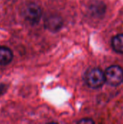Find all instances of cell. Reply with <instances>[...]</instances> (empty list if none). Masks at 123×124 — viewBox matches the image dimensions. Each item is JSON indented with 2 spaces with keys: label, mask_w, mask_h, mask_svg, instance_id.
I'll use <instances>...</instances> for the list:
<instances>
[{
  "label": "cell",
  "mask_w": 123,
  "mask_h": 124,
  "mask_svg": "<svg viewBox=\"0 0 123 124\" xmlns=\"http://www.w3.org/2000/svg\"><path fill=\"white\" fill-rule=\"evenodd\" d=\"M85 81L89 88L93 89H99L106 83L105 73L102 70L98 68H91L87 71L85 76Z\"/></svg>",
  "instance_id": "6da1fadb"
},
{
  "label": "cell",
  "mask_w": 123,
  "mask_h": 124,
  "mask_svg": "<svg viewBox=\"0 0 123 124\" xmlns=\"http://www.w3.org/2000/svg\"><path fill=\"white\" fill-rule=\"evenodd\" d=\"M22 15L25 20L32 25L39 23L41 16L42 10L40 6L34 2L28 3L22 9Z\"/></svg>",
  "instance_id": "7a4b0ae2"
},
{
  "label": "cell",
  "mask_w": 123,
  "mask_h": 124,
  "mask_svg": "<svg viewBox=\"0 0 123 124\" xmlns=\"http://www.w3.org/2000/svg\"><path fill=\"white\" fill-rule=\"evenodd\" d=\"M106 83L116 87L123 83V68L120 65H113L108 67L104 71Z\"/></svg>",
  "instance_id": "3957f363"
},
{
  "label": "cell",
  "mask_w": 123,
  "mask_h": 124,
  "mask_svg": "<svg viewBox=\"0 0 123 124\" xmlns=\"http://www.w3.org/2000/svg\"><path fill=\"white\" fill-rule=\"evenodd\" d=\"M64 24L63 19L59 15H51L44 20V27L51 32H58L61 30Z\"/></svg>",
  "instance_id": "277c9868"
},
{
  "label": "cell",
  "mask_w": 123,
  "mask_h": 124,
  "mask_svg": "<svg viewBox=\"0 0 123 124\" xmlns=\"http://www.w3.org/2000/svg\"><path fill=\"white\" fill-rule=\"evenodd\" d=\"M14 54L12 49L6 46H0V65L6 66L13 60Z\"/></svg>",
  "instance_id": "5b68a950"
},
{
  "label": "cell",
  "mask_w": 123,
  "mask_h": 124,
  "mask_svg": "<svg viewBox=\"0 0 123 124\" xmlns=\"http://www.w3.org/2000/svg\"><path fill=\"white\" fill-rule=\"evenodd\" d=\"M89 10L92 16L100 17L106 12V5L102 1H95L91 4Z\"/></svg>",
  "instance_id": "8992f818"
},
{
  "label": "cell",
  "mask_w": 123,
  "mask_h": 124,
  "mask_svg": "<svg viewBox=\"0 0 123 124\" xmlns=\"http://www.w3.org/2000/svg\"><path fill=\"white\" fill-rule=\"evenodd\" d=\"M111 45L115 52L123 54V33H119L113 36L111 40Z\"/></svg>",
  "instance_id": "52a82bcc"
},
{
  "label": "cell",
  "mask_w": 123,
  "mask_h": 124,
  "mask_svg": "<svg viewBox=\"0 0 123 124\" xmlns=\"http://www.w3.org/2000/svg\"><path fill=\"white\" fill-rule=\"evenodd\" d=\"M8 89V86L4 84H0V97L4 95Z\"/></svg>",
  "instance_id": "ba28073f"
},
{
  "label": "cell",
  "mask_w": 123,
  "mask_h": 124,
  "mask_svg": "<svg viewBox=\"0 0 123 124\" xmlns=\"http://www.w3.org/2000/svg\"><path fill=\"white\" fill-rule=\"evenodd\" d=\"M78 124H94V121L91 118H83L78 121Z\"/></svg>",
  "instance_id": "9c48e42d"
}]
</instances>
